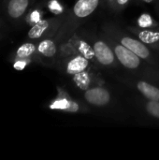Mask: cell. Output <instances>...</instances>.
Instances as JSON below:
<instances>
[{"mask_svg": "<svg viewBox=\"0 0 159 160\" xmlns=\"http://www.w3.org/2000/svg\"><path fill=\"white\" fill-rule=\"evenodd\" d=\"M61 25L58 19H41L31 26L27 32V38L33 41H39L45 38L53 37Z\"/></svg>", "mask_w": 159, "mask_h": 160, "instance_id": "1", "label": "cell"}, {"mask_svg": "<svg viewBox=\"0 0 159 160\" xmlns=\"http://www.w3.org/2000/svg\"><path fill=\"white\" fill-rule=\"evenodd\" d=\"M33 2L34 0H4V12L10 22H17L24 18Z\"/></svg>", "mask_w": 159, "mask_h": 160, "instance_id": "2", "label": "cell"}, {"mask_svg": "<svg viewBox=\"0 0 159 160\" xmlns=\"http://www.w3.org/2000/svg\"><path fill=\"white\" fill-rule=\"evenodd\" d=\"M57 52H58V39L56 38L55 35L53 37L45 38L37 41L36 60L43 64L52 63L57 56Z\"/></svg>", "mask_w": 159, "mask_h": 160, "instance_id": "3", "label": "cell"}, {"mask_svg": "<svg viewBox=\"0 0 159 160\" xmlns=\"http://www.w3.org/2000/svg\"><path fill=\"white\" fill-rule=\"evenodd\" d=\"M113 52L119 63L127 69H137L142 65V58L121 43L112 42Z\"/></svg>", "mask_w": 159, "mask_h": 160, "instance_id": "4", "label": "cell"}, {"mask_svg": "<svg viewBox=\"0 0 159 160\" xmlns=\"http://www.w3.org/2000/svg\"><path fill=\"white\" fill-rule=\"evenodd\" d=\"M96 60L103 66H112L115 63V53L112 48L105 41L98 39L93 43Z\"/></svg>", "mask_w": 159, "mask_h": 160, "instance_id": "5", "label": "cell"}, {"mask_svg": "<svg viewBox=\"0 0 159 160\" xmlns=\"http://www.w3.org/2000/svg\"><path fill=\"white\" fill-rule=\"evenodd\" d=\"M84 98L88 103L93 106L103 107L110 103L112 98L110 92L107 89L101 86H96L85 90Z\"/></svg>", "mask_w": 159, "mask_h": 160, "instance_id": "6", "label": "cell"}, {"mask_svg": "<svg viewBox=\"0 0 159 160\" xmlns=\"http://www.w3.org/2000/svg\"><path fill=\"white\" fill-rule=\"evenodd\" d=\"M119 42L128 48L142 59H150L152 57L151 51L149 50L147 45L140 39L131 38L129 36H123L120 37Z\"/></svg>", "mask_w": 159, "mask_h": 160, "instance_id": "7", "label": "cell"}, {"mask_svg": "<svg viewBox=\"0 0 159 160\" xmlns=\"http://www.w3.org/2000/svg\"><path fill=\"white\" fill-rule=\"evenodd\" d=\"M90 66V60L84 56L76 53L73 56H69L64 63V68L68 75H75L80 72L85 71Z\"/></svg>", "mask_w": 159, "mask_h": 160, "instance_id": "8", "label": "cell"}, {"mask_svg": "<svg viewBox=\"0 0 159 160\" xmlns=\"http://www.w3.org/2000/svg\"><path fill=\"white\" fill-rule=\"evenodd\" d=\"M100 0H78L73 7L72 16L75 20H83L89 17L98 7Z\"/></svg>", "mask_w": 159, "mask_h": 160, "instance_id": "9", "label": "cell"}, {"mask_svg": "<svg viewBox=\"0 0 159 160\" xmlns=\"http://www.w3.org/2000/svg\"><path fill=\"white\" fill-rule=\"evenodd\" d=\"M37 41H27L21 44L9 56L10 62H14L16 60L22 59H31L35 60L37 56Z\"/></svg>", "mask_w": 159, "mask_h": 160, "instance_id": "10", "label": "cell"}, {"mask_svg": "<svg viewBox=\"0 0 159 160\" xmlns=\"http://www.w3.org/2000/svg\"><path fill=\"white\" fill-rule=\"evenodd\" d=\"M49 108L51 110H59L68 112H76L80 110V106L77 102L66 97L64 93L59 94V96L50 104Z\"/></svg>", "mask_w": 159, "mask_h": 160, "instance_id": "11", "label": "cell"}, {"mask_svg": "<svg viewBox=\"0 0 159 160\" xmlns=\"http://www.w3.org/2000/svg\"><path fill=\"white\" fill-rule=\"evenodd\" d=\"M137 89L148 100L159 101L158 87H156V86H154L153 84H151V83H149L147 82L140 81V82H137Z\"/></svg>", "mask_w": 159, "mask_h": 160, "instance_id": "12", "label": "cell"}, {"mask_svg": "<svg viewBox=\"0 0 159 160\" xmlns=\"http://www.w3.org/2000/svg\"><path fill=\"white\" fill-rule=\"evenodd\" d=\"M72 43H73V48L76 51V53H79V54L84 56L85 58L89 59L90 61L96 60L93 46H91L88 42H86L82 39H76Z\"/></svg>", "mask_w": 159, "mask_h": 160, "instance_id": "13", "label": "cell"}, {"mask_svg": "<svg viewBox=\"0 0 159 160\" xmlns=\"http://www.w3.org/2000/svg\"><path fill=\"white\" fill-rule=\"evenodd\" d=\"M138 38L146 45H155L159 43V31H154L151 29L136 30L135 33Z\"/></svg>", "mask_w": 159, "mask_h": 160, "instance_id": "14", "label": "cell"}, {"mask_svg": "<svg viewBox=\"0 0 159 160\" xmlns=\"http://www.w3.org/2000/svg\"><path fill=\"white\" fill-rule=\"evenodd\" d=\"M73 82H75L76 86L79 87L80 89L86 90L89 88V85H91L92 74H91V72H89L87 70L80 72L78 74L73 75Z\"/></svg>", "mask_w": 159, "mask_h": 160, "instance_id": "15", "label": "cell"}, {"mask_svg": "<svg viewBox=\"0 0 159 160\" xmlns=\"http://www.w3.org/2000/svg\"><path fill=\"white\" fill-rule=\"evenodd\" d=\"M41 20V11L38 8L29 9L25 17V22L29 25H34Z\"/></svg>", "mask_w": 159, "mask_h": 160, "instance_id": "16", "label": "cell"}, {"mask_svg": "<svg viewBox=\"0 0 159 160\" xmlns=\"http://www.w3.org/2000/svg\"><path fill=\"white\" fill-rule=\"evenodd\" d=\"M154 20L149 14H142L138 20V24L141 28H149L154 27Z\"/></svg>", "mask_w": 159, "mask_h": 160, "instance_id": "17", "label": "cell"}, {"mask_svg": "<svg viewBox=\"0 0 159 160\" xmlns=\"http://www.w3.org/2000/svg\"><path fill=\"white\" fill-rule=\"evenodd\" d=\"M146 111L153 117L159 119V101H152L150 100L146 104Z\"/></svg>", "mask_w": 159, "mask_h": 160, "instance_id": "18", "label": "cell"}, {"mask_svg": "<svg viewBox=\"0 0 159 160\" xmlns=\"http://www.w3.org/2000/svg\"><path fill=\"white\" fill-rule=\"evenodd\" d=\"M33 60L31 59H22V60H16L14 62H12V65H13V68L16 69V70H22L23 68H25V67L31 63Z\"/></svg>", "mask_w": 159, "mask_h": 160, "instance_id": "19", "label": "cell"}, {"mask_svg": "<svg viewBox=\"0 0 159 160\" xmlns=\"http://www.w3.org/2000/svg\"><path fill=\"white\" fill-rule=\"evenodd\" d=\"M49 8L51 9V11H52L53 13L55 14H60L63 10L62 8V6L56 1V0H52L50 3H49Z\"/></svg>", "mask_w": 159, "mask_h": 160, "instance_id": "20", "label": "cell"}, {"mask_svg": "<svg viewBox=\"0 0 159 160\" xmlns=\"http://www.w3.org/2000/svg\"><path fill=\"white\" fill-rule=\"evenodd\" d=\"M115 2H116V5L118 7H124L129 2V0H116Z\"/></svg>", "mask_w": 159, "mask_h": 160, "instance_id": "21", "label": "cell"}, {"mask_svg": "<svg viewBox=\"0 0 159 160\" xmlns=\"http://www.w3.org/2000/svg\"><path fill=\"white\" fill-rule=\"evenodd\" d=\"M4 24H5L4 21L0 19V30H1V28H2V27H4Z\"/></svg>", "mask_w": 159, "mask_h": 160, "instance_id": "22", "label": "cell"}, {"mask_svg": "<svg viewBox=\"0 0 159 160\" xmlns=\"http://www.w3.org/2000/svg\"><path fill=\"white\" fill-rule=\"evenodd\" d=\"M4 37H5V34H4V32L0 30V40H1V39L4 38Z\"/></svg>", "mask_w": 159, "mask_h": 160, "instance_id": "23", "label": "cell"}, {"mask_svg": "<svg viewBox=\"0 0 159 160\" xmlns=\"http://www.w3.org/2000/svg\"><path fill=\"white\" fill-rule=\"evenodd\" d=\"M143 2H145V3H147V4H150V3H152L154 0H142Z\"/></svg>", "mask_w": 159, "mask_h": 160, "instance_id": "24", "label": "cell"}, {"mask_svg": "<svg viewBox=\"0 0 159 160\" xmlns=\"http://www.w3.org/2000/svg\"><path fill=\"white\" fill-rule=\"evenodd\" d=\"M109 3H112V2H114V1H116V0H107Z\"/></svg>", "mask_w": 159, "mask_h": 160, "instance_id": "25", "label": "cell"}]
</instances>
